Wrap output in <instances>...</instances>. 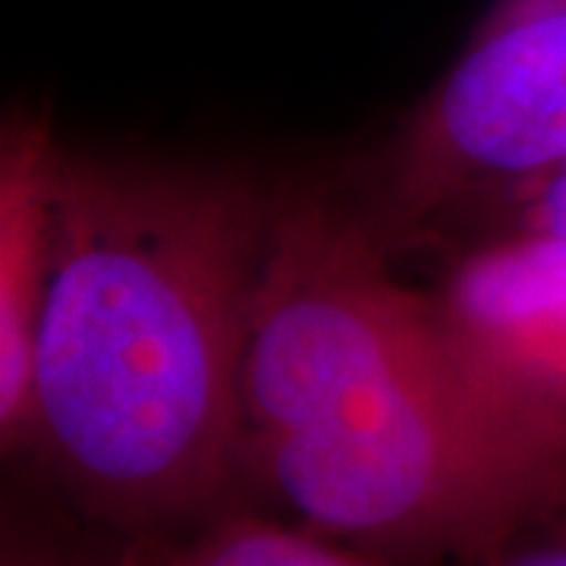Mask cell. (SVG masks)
<instances>
[{"instance_id": "6da1fadb", "label": "cell", "mask_w": 566, "mask_h": 566, "mask_svg": "<svg viewBox=\"0 0 566 566\" xmlns=\"http://www.w3.org/2000/svg\"><path fill=\"white\" fill-rule=\"evenodd\" d=\"M240 412V465L300 526L397 560H488L566 504V469L465 378L434 296L315 196L271 205Z\"/></svg>"}, {"instance_id": "7a4b0ae2", "label": "cell", "mask_w": 566, "mask_h": 566, "mask_svg": "<svg viewBox=\"0 0 566 566\" xmlns=\"http://www.w3.org/2000/svg\"><path fill=\"white\" fill-rule=\"evenodd\" d=\"M271 205L221 174L61 151L32 447L88 513L177 523L240 472Z\"/></svg>"}, {"instance_id": "3957f363", "label": "cell", "mask_w": 566, "mask_h": 566, "mask_svg": "<svg viewBox=\"0 0 566 566\" xmlns=\"http://www.w3.org/2000/svg\"><path fill=\"white\" fill-rule=\"evenodd\" d=\"M566 161V0H491L385 158L403 230L494 211Z\"/></svg>"}, {"instance_id": "277c9868", "label": "cell", "mask_w": 566, "mask_h": 566, "mask_svg": "<svg viewBox=\"0 0 566 566\" xmlns=\"http://www.w3.org/2000/svg\"><path fill=\"white\" fill-rule=\"evenodd\" d=\"M431 296L465 378L566 469V240L497 230L463 252Z\"/></svg>"}, {"instance_id": "5b68a950", "label": "cell", "mask_w": 566, "mask_h": 566, "mask_svg": "<svg viewBox=\"0 0 566 566\" xmlns=\"http://www.w3.org/2000/svg\"><path fill=\"white\" fill-rule=\"evenodd\" d=\"M61 145L44 123L17 120L0 142V438L32 447V368L54 259Z\"/></svg>"}, {"instance_id": "8992f818", "label": "cell", "mask_w": 566, "mask_h": 566, "mask_svg": "<svg viewBox=\"0 0 566 566\" xmlns=\"http://www.w3.org/2000/svg\"><path fill=\"white\" fill-rule=\"evenodd\" d=\"M126 566H422L346 545L305 526L227 520L189 542L164 545Z\"/></svg>"}, {"instance_id": "52a82bcc", "label": "cell", "mask_w": 566, "mask_h": 566, "mask_svg": "<svg viewBox=\"0 0 566 566\" xmlns=\"http://www.w3.org/2000/svg\"><path fill=\"white\" fill-rule=\"evenodd\" d=\"M501 214V230H535L551 237H566V161L545 177L528 182L516 196L494 208Z\"/></svg>"}, {"instance_id": "ba28073f", "label": "cell", "mask_w": 566, "mask_h": 566, "mask_svg": "<svg viewBox=\"0 0 566 566\" xmlns=\"http://www.w3.org/2000/svg\"><path fill=\"white\" fill-rule=\"evenodd\" d=\"M488 566H566V504L516 532L488 557Z\"/></svg>"}, {"instance_id": "9c48e42d", "label": "cell", "mask_w": 566, "mask_h": 566, "mask_svg": "<svg viewBox=\"0 0 566 566\" xmlns=\"http://www.w3.org/2000/svg\"><path fill=\"white\" fill-rule=\"evenodd\" d=\"M3 566H57L51 564V560H44L39 554H32V551H25V547H13L7 545L3 547Z\"/></svg>"}, {"instance_id": "30bf717a", "label": "cell", "mask_w": 566, "mask_h": 566, "mask_svg": "<svg viewBox=\"0 0 566 566\" xmlns=\"http://www.w3.org/2000/svg\"><path fill=\"white\" fill-rule=\"evenodd\" d=\"M560 240H566V237H560Z\"/></svg>"}]
</instances>
